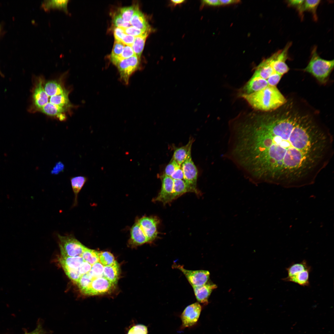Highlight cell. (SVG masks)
<instances>
[{"instance_id":"cell-49","label":"cell","mask_w":334,"mask_h":334,"mask_svg":"<svg viewBox=\"0 0 334 334\" xmlns=\"http://www.w3.org/2000/svg\"><path fill=\"white\" fill-rule=\"evenodd\" d=\"M202 3L204 4L213 6L220 5L219 0H204L202 1Z\"/></svg>"},{"instance_id":"cell-26","label":"cell","mask_w":334,"mask_h":334,"mask_svg":"<svg viewBox=\"0 0 334 334\" xmlns=\"http://www.w3.org/2000/svg\"><path fill=\"white\" fill-rule=\"evenodd\" d=\"M151 29L146 31L142 35L135 37L134 41L131 46L135 55L139 59L143 51L146 39Z\"/></svg>"},{"instance_id":"cell-3","label":"cell","mask_w":334,"mask_h":334,"mask_svg":"<svg viewBox=\"0 0 334 334\" xmlns=\"http://www.w3.org/2000/svg\"><path fill=\"white\" fill-rule=\"evenodd\" d=\"M310 60L303 70L313 75L320 82L327 81L334 68V60H327L322 58L317 52V47L313 49Z\"/></svg>"},{"instance_id":"cell-5","label":"cell","mask_w":334,"mask_h":334,"mask_svg":"<svg viewBox=\"0 0 334 334\" xmlns=\"http://www.w3.org/2000/svg\"><path fill=\"white\" fill-rule=\"evenodd\" d=\"M140 59L135 55L114 63L118 68L121 81L125 84H128L131 75L138 69Z\"/></svg>"},{"instance_id":"cell-17","label":"cell","mask_w":334,"mask_h":334,"mask_svg":"<svg viewBox=\"0 0 334 334\" xmlns=\"http://www.w3.org/2000/svg\"><path fill=\"white\" fill-rule=\"evenodd\" d=\"M194 142L193 138L190 139L188 143L185 145L176 149L174 151L173 159L180 165L191 155V150Z\"/></svg>"},{"instance_id":"cell-20","label":"cell","mask_w":334,"mask_h":334,"mask_svg":"<svg viewBox=\"0 0 334 334\" xmlns=\"http://www.w3.org/2000/svg\"><path fill=\"white\" fill-rule=\"evenodd\" d=\"M62 84L59 81L51 80L46 82L43 86L45 92L49 97L63 93L67 91Z\"/></svg>"},{"instance_id":"cell-23","label":"cell","mask_w":334,"mask_h":334,"mask_svg":"<svg viewBox=\"0 0 334 334\" xmlns=\"http://www.w3.org/2000/svg\"><path fill=\"white\" fill-rule=\"evenodd\" d=\"M68 0H44L41 4V7L45 11H49L51 9H58L63 11L66 14H69L67 9Z\"/></svg>"},{"instance_id":"cell-8","label":"cell","mask_w":334,"mask_h":334,"mask_svg":"<svg viewBox=\"0 0 334 334\" xmlns=\"http://www.w3.org/2000/svg\"><path fill=\"white\" fill-rule=\"evenodd\" d=\"M115 284L104 276L94 278L89 287L83 293L87 295H95L110 291Z\"/></svg>"},{"instance_id":"cell-1","label":"cell","mask_w":334,"mask_h":334,"mask_svg":"<svg viewBox=\"0 0 334 334\" xmlns=\"http://www.w3.org/2000/svg\"><path fill=\"white\" fill-rule=\"evenodd\" d=\"M239 121L230 131V161L255 183H312L329 164L334 140L309 114L289 105Z\"/></svg>"},{"instance_id":"cell-38","label":"cell","mask_w":334,"mask_h":334,"mask_svg":"<svg viewBox=\"0 0 334 334\" xmlns=\"http://www.w3.org/2000/svg\"><path fill=\"white\" fill-rule=\"evenodd\" d=\"M304 2V0H291L287 1L288 6L295 7L297 9L302 19L303 17L304 12L302 7Z\"/></svg>"},{"instance_id":"cell-24","label":"cell","mask_w":334,"mask_h":334,"mask_svg":"<svg viewBox=\"0 0 334 334\" xmlns=\"http://www.w3.org/2000/svg\"><path fill=\"white\" fill-rule=\"evenodd\" d=\"M87 180V177L83 176L73 177L70 178L72 189L75 195L74 207L77 205L78 195Z\"/></svg>"},{"instance_id":"cell-45","label":"cell","mask_w":334,"mask_h":334,"mask_svg":"<svg viewBox=\"0 0 334 334\" xmlns=\"http://www.w3.org/2000/svg\"><path fill=\"white\" fill-rule=\"evenodd\" d=\"M114 36L115 40L121 41L125 35L123 28L116 27L114 29Z\"/></svg>"},{"instance_id":"cell-10","label":"cell","mask_w":334,"mask_h":334,"mask_svg":"<svg viewBox=\"0 0 334 334\" xmlns=\"http://www.w3.org/2000/svg\"><path fill=\"white\" fill-rule=\"evenodd\" d=\"M181 167L183 172L184 180L194 189L198 191L196 187L198 171L191 155L182 164Z\"/></svg>"},{"instance_id":"cell-21","label":"cell","mask_w":334,"mask_h":334,"mask_svg":"<svg viewBox=\"0 0 334 334\" xmlns=\"http://www.w3.org/2000/svg\"><path fill=\"white\" fill-rule=\"evenodd\" d=\"M59 261L62 268L72 269H78L84 261L81 256L70 257L61 255L59 258Z\"/></svg>"},{"instance_id":"cell-50","label":"cell","mask_w":334,"mask_h":334,"mask_svg":"<svg viewBox=\"0 0 334 334\" xmlns=\"http://www.w3.org/2000/svg\"><path fill=\"white\" fill-rule=\"evenodd\" d=\"M220 5H226L234 3H237L240 2L239 0H219Z\"/></svg>"},{"instance_id":"cell-34","label":"cell","mask_w":334,"mask_h":334,"mask_svg":"<svg viewBox=\"0 0 334 334\" xmlns=\"http://www.w3.org/2000/svg\"><path fill=\"white\" fill-rule=\"evenodd\" d=\"M116 261L113 255L110 252L108 251L99 252V262L104 266H110Z\"/></svg>"},{"instance_id":"cell-6","label":"cell","mask_w":334,"mask_h":334,"mask_svg":"<svg viewBox=\"0 0 334 334\" xmlns=\"http://www.w3.org/2000/svg\"><path fill=\"white\" fill-rule=\"evenodd\" d=\"M44 79L41 77L37 78L34 84L32 93V104L30 111H40L49 101V96L44 88Z\"/></svg>"},{"instance_id":"cell-42","label":"cell","mask_w":334,"mask_h":334,"mask_svg":"<svg viewBox=\"0 0 334 334\" xmlns=\"http://www.w3.org/2000/svg\"><path fill=\"white\" fill-rule=\"evenodd\" d=\"M123 28L125 34L131 35L135 37L140 35L146 32L142 31L132 26Z\"/></svg>"},{"instance_id":"cell-25","label":"cell","mask_w":334,"mask_h":334,"mask_svg":"<svg viewBox=\"0 0 334 334\" xmlns=\"http://www.w3.org/2000/svg\"><path fill=\"white\" fill-rule=\"evenodd\" d=\"M119 273V265L116 261L110 266H104V276L114 284L117 282Z\"/></svg>"},{"instance_id":"cell-44","label":"cell","mask_w":334,"mask_h":334,"mask_svg":"<svg viewBox=\"0 0 334 334\" xmlns=\"http://www.w3.org/2000/svg\"><path fill=\"white\" fill-rule=\"evenodd\" d=\"M92 265L89 263L84 261L78 268L80 274L82 275L88 273L90 270Z\"/></svg>"},{"instance_id":"cell-4","label":"cell","mask_w":334,"mask_h":334,"mask_svg":"<svg viewBox=\"0 0 334 334\" xmlns=\"http://www.w3.org/2000/svg\"><path fill=\"white\" fill-rule=\"evenodd\" d=\"M61 256H81L85 246L72 235H58Z\"/></svg>"},{"instance_id":"cell-27","label":"cell","mask_w":334,"mask_h":334,"mask_svg":"<svg viewBox=\"0 0 334 334\" xmlns=\"http://www.w3.org/2000/svg\"><path fill=\"white\" fill-rule=\"evenodd\" d=\"M69 93L67 91L63 93L50 96V98L49 97L48 102L67 109L72 106L68 97Z\"/></svg>"},{"instance_id":"cell-51","label":"cell","mask_w":334,"mask_h":334,"mask_svg":"<svg viewBox=\"0 0 334 334\" xmlns=\"http://www.w3.org/2000/svg\"><path fill=\"white\" fill-rule=\"evenodd\" d=\"M171 1L173 5H176L183 3L185 1L183 0H172Z\"/></svg>"},{"instance_id":"cell-35","label":"cell","mask_w":334,"mask_h":334,"mask_svg":"<svg viewBox=\"0 0 334 334\" xmlns=\"http://www.w3.org/2000/svg\"><path fill=\"white\" fill-rule=\"evenodd\" d=\"M104 266L99 261L92 265L88 273L93 278L104 276Z\"/></svg>"},{"instance_id":"cell-30","label":"cell","mask_w":334,"mask_h":334,"mask_svg":"<svg viewBox=\"0 0 334 334\" xmlns=\"http://www.w3.org/2000/svg\"><path fill=\"white\" fill-rule=\"evenodd\" d=\"M321 1L316 0H304L303 5V11H308L311 12L315 21H317L318 17L317 14V10L320 3Z\"/></svg>"},{"instance_id":"cell-18","label":"cell","mask_w":334,"mask_h":334,"mask_svg":"<svg viewBox=\"0 0 334 334\" xmlns=\"http://www.w3.org/2000/svg\"><path fill=\"white\" fill-rule=\"evenodd\" d=\"M131 235V242L134 245H141L148 242L147 238L138 221L132 227Z\"/></svg>"},{"instance_id":"cell-40","label":"cell","mask_w":334,"mask_h":334,"mask_svg":"<svg viewBox=\"0 0 334 334\" xmlns=\"http://www.w3.org/2000/svg\"><path fill=\"white\" fill-rule=\"evenodd\" d=\"M181 165H179L173 158L166 166L165 169V175L171 177L173 172Z\"/></svg>"},{"instance_id":"cell-7","label":"cell","mask_w":334,"mask_h":334,"mask_svg":"<svg viewBox=\"0 0 334 334\" xmlns=\"http://www.w3.org/2000/svg\"><path fill=\"white\" fill-rule=\"evenodd\" d=\"M172 267L180 270L185 275L192 287L204 285L207 283L209 278L210 273L208 271L187 270L185 269L183 265L175 263L173 265Z\"/></svg>"},{"instance_id":"cell-47","label":"cell","mask_w":334,"mask_h":334,"mask_svg":"<svg viewBox=\"0 0 334 334\" xmlns=\"http://www.w3.org/2000/svg\"><path fill=\"white\" fill-rule=\"evenodd\" d=\"M171 177L173 180H184L183 172L181 166L178 168L173 172Z\"/></svg>"},{"instance_id":"cell-28","label":"cell","mask_w":334,"mask_h":334,"mask_svg":"<svg viewBox=\"0 0 334 334\" xmlns=\"http://www.w3.org/2000/svg\"><path fill=\"white\" fill-rule=\"evenodd\" d=\"M311 268L306 260L297 263H293L286 268L287 276L285 278H289L296 272L305 269Z\"/></svg>"},{"instance_id":"cell-36","label":"cell","mask_w":334,"mask_h":334,"mask_svg":"<svg viewBox=\"0 0 334 334\" xmlns=\"http://www.w3.org/2000/svg\"><path fill=\"white\" fill-rule=\"evenodd\" d=\"M125 45L121 41L115 40L110 55V58L119 56L122 53Z\"/></svg>"},{"instance_id":"cell-22","label":"cell","mask_w":334,"mask_h":334,"mask_svg":"<svg viewBox=\"0 0 334 334\" xmlns=\"http://www.w3.org/2000/svg\"><path fill=\"white\" fill-rule=\"evenodd\" d=\"M130 23L131 26L144 31L151 29L144 15L139 8L135 12Z\"/></svg>"},{"instance_id":"cell-43","label":"cell","mask_w":334,"mask_h":334,"mask_svg":"<svg viewBox=\"0 0 334 334\" xmlns=\"http://www.w3.org/2000/svg\"><path fill=\"white\" fill-rule=\"evenodd\" d=\"M65 166L63 163L60 161L56 163L51 170L50 173L52 175H56L63 171Z\"/></svg>"},{"instance_id":"cell-19","label":"cell","mask_w":334,"mask_h":334,"mask_svg":"<svg viewBox=\"0 0 334 334\" xmlns=\"http://www.w3.org/2000/svg\"><path fill=\"white\" fill-rule=\"evenodd\" d=\"M311 268L305 269L298 272L291 277L284 278L283 280L285 281L291 282L297 284L302 286H308L310 285L309 275Z\"/></svg>"},{"instance_id":"cell-33","label":"cell","mask_w":334,"mask_h":334,"mask_svg":"<svg viewBox=\"0 0 334 334\" xmlns=\"http://www.w3.org/2000/svg\"><path fill=\"white\" fill-rule=\"evenodd\" d=\"M93 279L88 273L81 276L76 284L82 293L89 287Z\"/></svg>"},{"instance_id":"cell-37","label":"cell","mask_w":334,"mask_h":334,"mask_svg":"<svg viewBox=\"0 0 334 334\" xmlns=\"http://www.w3.org/2000/svg\"><path fill=\"white\" fill-rule=\"evenodd\" d=\"M66 274L73 282L76 284L82 275L78 269H72L66 268H63Z\"/></svg>"},{"instance_id":"cell-9","label":"cell","mask_w":334,"mask_h":334,"mask_svg":"<svg viewBox=\"0 0 334 334\" xmlns=\"http://www.w3.org/2000/svg\"><path fill=\"white\" fill-rule=\"evenodd\" d=\"M161 190L153 201L161 202L164 204L170 203L173 200L174 181L171 177L165 174L161 177Z\"/></svg>"},{"instance_id":"cell-15","label":"cell","mask_w":334,"mask_h":334,"mask_svg":"<svg viewBox=\"0 0 334 334\" xmlns=\"http://www.w3.org/2000/svg\"><path fill=\"white\" fill-rule=\"evenodd\" d=\"M67 109L48 102L40 110L42 113L48 116L56 117L60 121H64L66 118L64 114Z\"/></svg>"},{"instance_id":"cell-13","label":"cell","mask_w":334,"mask_h":334,"mask_svg":"<svg viewBox=\"0 0 334 334\" xmlns=\"http://www.w3.org/2000/svg\"><path fill=\"white\" fill-rule=\"evenodd\" d=\"M217 287L215 284L206 283L203 285L192 288L197 300L205 304H208V298L212 292Z\"/></svg>"},{"instance_id":"cell-11","label":"cell","mask_w":334,"mask_h":334,"mask_svg":"<svg viewBox=\"0 0 334 334\" xmlns=\"http://www.w3.org/2000/svg\"><path fill=\"white\" fill-rule=\"evenodd\" d=\"M137 221L147 238L148 242L155 240L158 234L157 227L159 223L158 218L156 217L144 216Z\"/></svg>"},{"instance_id":"cell-14","label":"cell","mask_w":334,"mask_h":334,"mask_svg":"<svg viewBox=\"0 0 334 334\" xmlns=\"http://www.w3.org/2000/svg\"><path fill=\"white\" fill-rule=\"evenodd\" d=\"M269 86L267 81L261 78L253 75L244 88L246 93L250 94L255 92Z\"/></svg>"},{"instance_id":"cell-41","label":"cell","mask_w":334,"mask_h":334,"mask_svg":"<svg viewBox=\"0 0 334 334\" xmlns=\"http://www.w3.org/2000/svg\"><path fill=\"white\" fill-rule=\"evenodd\" d=\"M148 328L144 325L137 324L129 330L127 334H148Z\"/></svg>"},{"instance_id":"cell-2","label":"cell","mask_w":334,"mask_h":334,"mask_svg":"<svg viewBox=\"0 0 334 334\" xmlns=\"http://www.w3.org/2000/svg\"><path fill=\"white\" fill-rule=\"evenodd\" d=\"M241 96L254 108L264 111L275 110L287 102L276 86H268L251 93L243 94Z\"/></svg>"},{"instance_id":"cell-46","label":"cell","mask_w":334,"mask_h":334,"mask_svg":"<svg viewBox=\"0 0 334 334\" xmlns=\"http://www.w3.org/2000/svg\"><path fill=\"white\" fill-rule=\"evenodd\" d=\"M135 38V37L133 36L125 34L121 42L125 45L131 47Z\"/></svg>"},{"instance_id":"cell-32","label":"cell","mask_w":334,"mask_h":334,"mask_svg":"<svg viewBox=\"0 0 334 334\" xmlns=\"http://www.w3.org/2000/svg\"><path fill=\"white\" fill-rule=\"evenodd\" d=\"M135 55L132 47L125 45L122 53L119 56L110 58V60L114 64L118 61L128 58Z\"/></svg>"},{"instance_id":"cell-16","label":"cell","mask_w":334,"mask_h":334,"mask_svg":"<svg viewBox=\"0 0 334 334\" xmlns=\"http://www.w3.org/2000/svg\"><path fill=\"white\" fill-rule=\"evenodd\" d=\"M173 200L187 192H193L196 194L199 193L192 188L185 181L182 179L173 180Z\"/></svg>"},{"instance_id":"cell-31","label":"cell","mask_w":334,"mask_h":334,"mask_svg":"<svg viewBox=\"0 0 334 334\" xmlns=\"http://www.w3.org/2000/svg\"><path fill=\"white\" fill-rule=\"evenodd\" d=\"M138 8L136 5L122 7L120 9L119 14L125 22H130L135 12Z\"/></svg>"},{"instance_id":"cell-12","label":"cell","mask_w":334,"mask_h":334,"mask_svg":"<svg viewBox=\"0 0 334 334\" xmlns=\"http://www.w3.org/2000/svg\"><path fill=\"white\" fill-rule=\"evenodd\" d=\"M201 310V306L198 302L187 306L181 315L183 327H187L194 325L198 320Z\"/></svg>"},{"instance_id":"cell-48","label":"cell","mask_w":334,"mask_h":334,"mask_svg":"<svg viewBox=\"0 0 334 334\" xmlns=\"http://www.w3.org/2000/svg\"><path fill=\"white\" fill-rule=\"evenodd\" d=\"M45 332L42 328L41 325L39 323L36 328L32 331L24 334H45Z\"/></svg>"},{"instance_id":"cell-39","label":"cell","mask_w":334,"mask_h":334,"mask_svg":"<svg viewBox=\"0 0 334 334\" xmlns=\"http://www.w3.org/2000/svg\"><path fill=\"white\" fill-rule=\"evenodd\" d=\"M113 21L116 27L126 28L131 26L130 22H125L123 20L119 13L114 16Z\"/></svg>"},{"instance_id":"cell-52","label":"cell","mask_w":334,"mask_h":334,"mask_svg":"<svg viewBox=\"0 0 334 334\" xmlns=\"http://www.w3.org/2000/svg\"><path fill=\"white\" fill-rule=\"evenodd\" d=\"M0 30H1V28H0Z\"/></svg>"},{"instance_id":"cell-29","label":"cell","mask_w":334,"mask_h":334,"mask_svg":"<svg viewBox=\"0 0 334 334\" xmlns=\"http://www.w3.org/2000/svg\"><path fill=\"white\" fill-rule=\"evenodd\" d=\"M99 253L98 251L85 247L81 256L84 261L92 265L99 261Z\"/></svg>"}]
</instances>
